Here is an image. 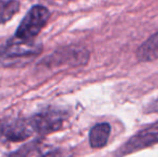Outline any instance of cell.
Masks as SVG:
<instances>
[{"instance_id": "ba28073f", "label": "cell", "mask_w": 158, "mask_h": 157, "mask_svg": "<svg viewBox=\"0 0 158 157\" xmlns=\"http://www.w3.org/2000/svg\"><path fill=\"white\" fill-rule=\"evenodd\" d=\"M19 10L17 0H6L0 4V25L10 21Z\"/></svg>"}, {"instance_id": "7a4b0ae2", "label": "cell", "mask_w": 158, "mask_h": 157, "mask_svg": "<svg viewBox=\"0 0 158 157\" xmlns=\"http://www.w3.org/2000/svg\"><path fill=\"white\" fill-rule=\"evenodd\" d=\"M50 19V11L43 6H33L27 12L15 32V38L32 41L45 27Z\"/></svg>"}, {"instance_id": "6da1fadb", "label": "cell", "mask_w": 158, "mask_h": 157, "mask_svg": "<svg viewBox=\"0 0 158 157\" xmlns=\"http://www.w3.org/2000/svg\"><path fill=\"white\" fill-rule=\"evenodd\" d=\"M42 51V45L35 41L13 38L0 48V65L4 67L16 66L31 60Z\"/></svg>"}, {"instance_id": "9c48e42d", "label": "cell", "mask_w": 158, "mask_h": 157, "mask_svg": "<svg viewBox=\"0 0 158 157\" xmlns=\"http://www.w3.org/2000/svg\"><path fill=\"white\" fill-rule=\"evenodd\" d=\"M148 110H150V111H158V99L153 105H151L150 107H148Z\"/></svg>"}, {"instance_id": "3957f363", "label": "cell", "mask_w": 158, "mask_h": 157, "mask_svg": "<svg viewBox=\"0 0 158 157\" xmlns=\"http://www.w3.org/2000/svg\"><path fill=\"white\" fill-rule=\"evenodd\" d=\"M158 143V122L150 125L148 127L138 131L135 136L128 139L124 145H122L115 153V157H122L133 153L139 150L152 147Z\"/></svg>"}, {"instance_id": "8992f818", "label": "cell", "mask_w": 158, "mask_h": 157, "mask_svg": "<svg viewBox=\"0 0 158 157\" xmlns=\"http://www.w3.org/2000/svg\"><path fill=\"white\" fill-rule=\"evenodd\" d=\"M135 56L138 60L142 63L154 61L158 59V32L151 36L138 48Z\"/></svg>"}, {"instance_id": "5b68a950", "label": "cell", "mask_w": 158, "mask_h": 157, "mask_svg": "<svg viewBox=\"0 0 158 157\" xmlns=\"http://www.w3.org/2000/svg\"><path fill=\"white\" fill-rule=\"evenodd\" d=\"M1 134L4 139L9 141H24L33 134L29 121L13 119L3 124L1 127Z\"/></svg>"}, {"instance_id": "52a82bcc", "label": "cell", "mask_w": 158, "mask_h": 157, "mask_svg": "<svg viewBox=\"0 0 158 157\" xmlns=\"http://www.w3.org/2000/svg\"><path fill=\"white\" fill-rule=\"evenodd\" d=\"M111 134V126L109 123L96 124L89 131V143L93 149H101L108 143Z\"/></svg>"}, {"instance_id": "277c9868", "label": "cell", "mask_w": 158, "mask_h": 157, "mask_svg": "<svg viewBox=\"0 0 158 157\" xmlns=\"http://www.w3.org/2000/svg\"><path fill=\"white\" fill-rule=\"evenodd\" d=\"M64 118L66 114L60 110L48 109L45 111L37 113L28 121L33 132L46 134L60 129L64 125Z\"/></svg>"}]
</instances>
